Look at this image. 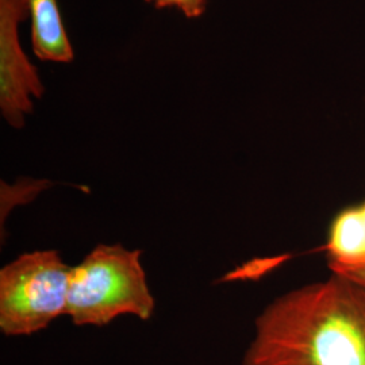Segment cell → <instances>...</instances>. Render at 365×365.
I'll return each instance as SVG.
<instances>
[{"label":"cell","instance_id":"6","mask_svg":"<svg viewBox=\"0 0 365 365\" xmlns=\"http://www.w3.org/2000/svg\"><path fill=\"white\" fill-rule=\"evenodd\" d=\"M31 18V43L34 53L43 61L71 63L73 49L66 37L56 0H27Z\"/></svg>","mask_w":365,"mask_h":365},{"label":"cell","instance_id":"2","mask_svg":"<svg viewBox=\"0 0 365 365\" xmlns=\"http://www.w3.org/2000/svg\"><path fill=\"white\" fill-rule=\"evenodd\" d=\"M155 306L138 249L99 244L72 267L66 315L76 327H106L120 315L148 321Z\"/></svg>","mask_w":365,"mask_h":365},{"label":"cell","instance_id":"8","mask_svg":"<svg viewBox=\"0 0 365 365\" xmlns=\"http://www.w3.org/2000/svg\"><path fill=\"white\" fill-rule=\"evenodd\" d=\"M346 274V276H351V277H354V279H359V280H361V282H365V268L353 271V272H348V274Z\"/></svg>","mask_w":365,"mask_h":365},{"label":"cell","instance_id":"3","mask_svg":"<svg viewBox=\"0 0 365 365\" xmlns=\"http://www.w3.org/2000/svg\"><path fill=\"white\" fill-rule=\"evenodd\" d=\"M72 267L57 250L22 253L0 271V330L31 336L66 315Z\"/></svg>","mask_w":365,"mask_h":365},{"label":"cell","instance_id":"1","mask_svg":"<svg viewBox=\"0 0 365 365\" xmlns=\"http://www.w3.org/2000/svg\"><path fill=\"white\" fill-rule=\"evenodd\" d=\"M242 365H365V282L331 272L277 297Z\"/></svg>","mask_w":365,"mask_h":365},{"label":"cell","instance_id":"4","mask_svg":"<svg viewBox=\"0 0 365 365\" xmlns=\"http://www.w3.org/2000/svg\"><path fill=\"white\" fill-rule=\"evenodd\" d=\"M29 14L27 0H0V111L15 129L25 125L33 99L43 93L38 71L30 64L19 41V25Z\"/></svg>","mask_w":365,"mask_h":365},{"label":"cell","instance_id":"7","mask_svg":"<svg viewBox=\"0 0 365 365\" xmlns=\"http://www.w3.org/2000/svg\"><path fill=\"white\" fill-rule=\"evenodd\" d=\"M158 9L178 7L188 18H199L206 10L207 0H146Z\"/></svg>","mask_w":365,"mask_h":365},{"label":"cell","instance_id":"5","mask_svg":"<svg viewBox=\"0 0 365 365\" xmlns=\"http://www.w3.org/2000/svg\"><path fill=\"white\" fill-rule=\"evenodd\" d=\"M322 249L327 267L334 274L365 268V199L333 217Z\"/></svg>","mask_w":365,"mask_h":365}]
</instances>
